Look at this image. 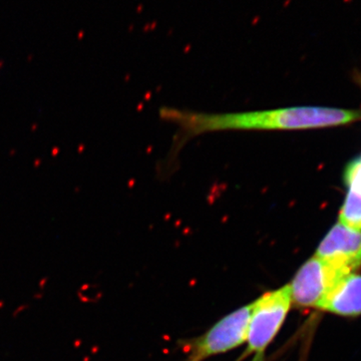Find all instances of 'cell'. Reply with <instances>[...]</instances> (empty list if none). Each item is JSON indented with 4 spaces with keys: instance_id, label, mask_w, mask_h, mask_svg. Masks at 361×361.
Instances as JSON below:
<instances>
[{
    "instance_id": "4",
    "label": "cell",
    "mask_w": 361,
    "mask_h": 361,
    "mask_svg": "<svg viewBox=\"0 0 361 361\" xmlns=\"http://www.w3.org/2000/svg\"><path fill=\"white\" fill-rule=\"evenodd\" d=\"M345 275L343 271L313 256L299 268L291 283L287 284L292 305L319 310L334 285Z\"/></svg>"
},
{
    "instance_id": "1",
    "label": "cell",
    "mask_w": 361,
    "mask_h": 361,
    "mask_svg": "<svg viewBox=\"0 0 361 361\" xmlns=\"http://www.w3.org/2000/svg\"><path fill=\"white\" fill-rule=\"evenodd\" d=\"M163 120L175 123L184 137L220 130H297L348 125L360 120L361 111L324 106H292L245 113L205 114L161 109Z\"/></svg>"
},
{
    "instance_id": "6",
    "label": "cell",
    "mask_w": 361,
    "mask_h": 361,
    "mask_svg": "<svg viewBox=\"0 0 361 361\" xmlns=\"http://www.w3.org/2000/svg\"><path fill=\"white\" fill-rule=\"evenodd\" d=\"M319 310L341 317L361 315V275L349 273L339 280L323 301Z\"/></svg>"
},
{
    "instance_id": "2",
    "label": "cell",
    "mask_w": 361,
    "mask_h": 361,
    "mask_svg": "<svg viewBox=\"0 0 361 361\" xmlns=\"http://www.w3.org/2000/svg\"><path fill=\"white\" fill-rule=\"evenodd\" d=\"M251 304L245 353L253 355V361H263L265 351L281 329L292 307L288 285L263 294Z\"/></svg>"
},
{
    "instance_id": "7",
    "label": "cell",
    "mask_w": 361,
    "mask_h": 361,
    "mask_svg": "<svg viewBox=\"0 0 361 361\" xmlns=\"http://www.w3.org/2000/svg\"><path fill=\"white\" fill-rule=\"evenodd\" d=\"M338 223L361 231V195L350 188L339 212Z\"/></svg>"
},
{
    "instance_id": "5",
    "label": "cell",
    "mask_w": 361,
    "mask_h": 361,
    "mask_svg": "<svg viewBox=\"0 0 361 361\" xmlns=\"http://www.w3.org/2000/svg\"><path fill=\"white\" fill-rule=\"evenodd\" d=\"M314 256L346 274L357 272L361 267V231L337 222L320 242Z\"/></svg>"
},
{
    "instance_id": "8",
    "label": "cell",
    "mask_w": 361,
    "mask_h": 361,
    "mask_svg": "<svg viewBox=\"0 0 361 361\" xmlns=\"http://www.w3.org/2000/svg\"><path fill=\"white\" fill-rule=\"evenodd\" d=\"M344 177L348 187L361 195V158L349 164Z\"/></svg>"
},
{
    "instance_id": "3",
    "label": "cell",
    "mask_w": 361,
    "mask_h": 361,
    "mask_svg": "<svg viewBox=\"0 0 361 361\" xmlns=\"http://www.w3.org/2000/svg\"><path fill=\"white\" fill-rule=\"evenodd\" d=\"M252 304L233 311L189 344L186 361H205L245 343Z\"/></svg>"
}]
</instances>
